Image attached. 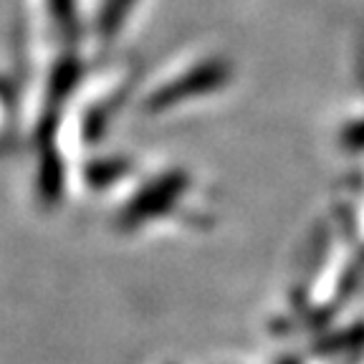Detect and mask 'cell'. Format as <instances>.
<instances>
[{"label": "cell", "mask_w": 364, "mask_h": 364, "mask_svg": "<svg viewBox=\"0 0 364 364\" xmlns=\"http://www.w3.org/2000/svg\"><path fill=\"white\" fill-rule=\"evenodd\" d=\"M175 190H177L175 182H167V180L147 188L142 195H136V198L132 200V205L124 210L122 220H124L127 225H134V223L144 220V218L157 215L159 210H165L167 208V203H170V198L175 195Z\"/></svg>", "instance_id": "cell-1"}]
</instances>
